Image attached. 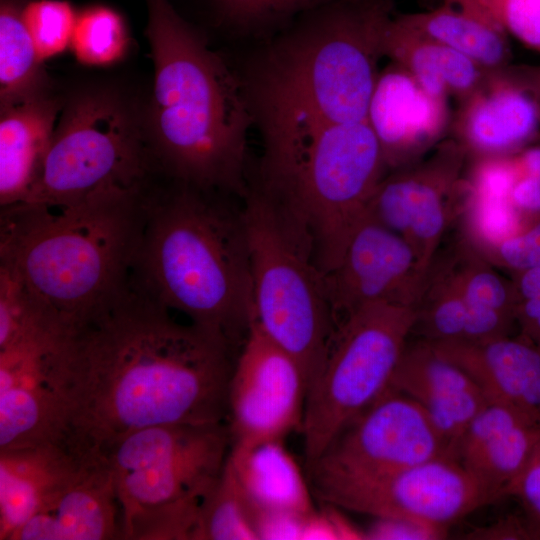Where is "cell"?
<instances>
[{"mask_svg":"<svg viewBox=\"0 0 540 540\" xmlns=\"http://www.w3.org/2000/svg\"><path fill=\"white\" fill-rule=\"evenodd\" d=\"M151 295L133 276L67 334L72 407L66 443L103 456L137 430L225 422L237 350Z\"/></svg>","mask_w":540,"mask_h":540,"instance_id":"cell-1","label":"cell"},{"mask_svg":"<svg viewBox=\"0 0 540 540\" xmlns=\"http://www.w3.org/2000/svg\"><path fill=\"white\" fill-rule=\"evenodd\" d=\"M147 6L154 80L145 123L158 172L243 198L254 118L241 78L168 0H147Z\"/></svg>","mask_w":540,"mask_h":540,"instance_id":"cell-2","label":"cell"},{"mask_svg":"<svg viewBox=\"0 0 540 540\" xmlns=\"http://www.w3.org/2000/svg\"><path fill=\"white\" fill-rule=\"evenodd\" d=\"M113 189L67 203L1 207L0 264L66 330L129 283L149 187Z\"/></svg>","mask_w":540,"mask_h":540,"instance_id":"cell-3","label":"cell"},{"mask_svg":"<svg viewBox=\"0 0 540 540\" xmlns=\"http://www.w3.org/2000/svg\"><path fill=\"white\" fill-rule=\"evenodd\" d=\"M395 0H330L280 30L241 78L265 133L365 121Z\"/></svg>","mask_w":540,"mask_h":540,"instance_id":"cell-4","label":"cell"},{"mask_svg":"<svg viewBox=\"0 0 540 540\" xmlns=\"http://www.w3.org/2000/svg\"><path fill=\"white\" fill-rule=\"evenodd\" d=\"M228 197L157 179L146 193L132 276L166 307L238 351L254 304L241 208Z\"/></svg>","mask_w":540,"mask_h":540,"instance_id":"cell-5","label":"cell"},{"mask_svg":"<svg viewBox=\"0 0 540 540\" xmlns=\"http://www.w3.org/2000/svg\"><path fill=\"white\" fill-rule=\"evenodd\" d=\"M263 140L252 183L298 218L324 274L339 261L383 178L377 138L365 120L291 125Z\"/></svg>","mask_w":540,"mask_h":540,"instance_id":"cell-6","label":"cell"},{"mask_svg":"<svg viewBox=\"0 0 540 540\" xmlns=\"http://www.w3.org/2000/svg\"><path fill=\"white\" fill-rule=\"evenodd\" d=\"M226 422L137 430L103 457L121 511L122 539L192 540L200 505L231 449Z\"/></svg>","mask_w":540,"mask_h":540,"instance_id":"cell-7","label":"cell"},{"mask_svg":"<svg viewBox=\"0 0 540 540\" xmlns=\"http://www.w3.org/2000/svg\"><path fill=\"white\" fill-rule=\"evenodd\" d=\"M243 199L254 321L296 358L308 386L335 326L323 274L306 230L291 212L251 184Z\"/></svg>","mask_w":540,"mask_h":540,"instance_id":"cell-8","label":"cell"},{"mask_svg":"<svg viewBox=\"0 0 540 540\" xmlns=\"http://www.w3.org/2000/svg\"><path fill=\"white\" fill-rule=\"evenodd\" d=\"M161 176L150 151L145 106L112 84L65 97L41 173L25 201L67 203Z\"/></svg>","mask_w":540,"mask_h":540,"instance_id":"cell-9","label":"cell"},{"mask_svg":"<svg viewBox=\"0 0 540 540\" xmlns=\"http://www.w3.org/2000/svg\"><path fill=\"white\" fill-rule=\"evenodd\" d=\"M415 305L375 302L340 319L308 383L301 426L306 465L380 397L415 328Z\"/></svg>","mask_w":540,"mask_h":540,"instance_id":"cell-10","label":"cell"},{"mask_svg":"<svg viewBox=\"0 0 540 540\" xmlns=\"http://www.w3.org/2000/svg\"><path fill=\"white\" fill-rule=\"evenodd\" d=\"M307 476L314 496L325 504L374 518L419 522L443 531L491 503L452 456L380 475Z\"/></svg>","mask_w":540,"mask_h":540,"instance_id":"cell-11","label":"cell"},{"mask_svg":"<svg viewBox=\"0 0 540 540\" xmlns=\"http://www.w3.org/2000/svg\"><path fill=\"white\" fill-rule=\"evenodd\" d=\"M67 334L46 328L0 348V450L66 441L72 407Z\"/></svg>","mask_w":540,"mask_h":540,"instance_id":"cell-12","label":"cell"},{"mask_svg":"<svg viewBox=\"0 0 540 540\" xmlns=\"http://www.w3.org/2000/svg\"><path fill=\"white\" fill-rule=\"evenodd\" d=\"M442 456L452 455L423 409L388 388L306 467L308 475L368 476Z\"/></svg>","mask_w":540,"mask_h":540,"instance_id":"cell-13","label":"cell"},{"mask_svg":"<svg viewBox=\"0 0 540 540\" xmlns=\"http://www.w3.org/2000/svg\"><path fill=\"white\" fill-rule=\"evenodd\" d=\"M306 394L299 362L253 320L229 384L226 423L232 445L284 440L300 430Z\"/></svg>","mask_w":540,"mask_h":540,"instance_id":"cell-14","label":"cell"},{"mask_svg":"<svg viewBox=\"0 0 540 540\" xmlns=\"http://www.w3.org/2000/svg\"><path fill=\"white\" fill-rule=\"evenodd\" d=\"M423 270L411 243L367 213L352 231L337 264L323 274L335 324L370 303L416 306L413 293Z\"/></svg>","mask_w":540,"mask_h":540,"instance_id":"cell-15","label":"cell"},{"mask_svg":"<svg viewBox=\"0 0 540 540\" xmlns=\"http://www.w3.org/2000/svg\"><path fill=\"white\" fill-rule=\"evenodd\" d=\"M464 150L459 143H443L421 165L383 177L369 202L367 213L406 238L424 269L445 228V199L455 188Z\"/></svg>","mask_w":540,"mask_h":540,"instance_id":"cell-16","label":"cell"},{"mask_svg":"<svg viewBox=\"0 0 540 540\" xmlns=\"http://www.w3.org/2000/svg\"><path fill=\"white\" fill-rule=\"evenodd\" d=\"M366 121L386 168H399L432 147L449 124L447 99L432 95L403 67L379 72Z\"/></svg>","mask_w":540,"mask_h":540,"instance_id":"cell-17","label":"cell"},{"mask_svg":"<svg viewBox=\"0 0 540 540\" xmlns=\"http://www.w3.org/2000/svg\"><path fill=\"white\" fill-rule=\"evenodd\" d=\"M122 539L121 511L103 456L86 455L75 473L12 540Z\"/></svg>","mask_w":540,"mask_h":540,"instance_id":"cell-18","label":"cell"},{"mask_svg":"<svg viewBox=\"0 0 540 540\" xmlns=\"http://www.w3.org/2000/svg\"><path fill=\"white\" fill-rule=\"evenodd\" d=\"M389 388L423 409L451 455L469 423L489 403L468 373L427 340L407 344Z\"/></svg>","mask_w":540,"mask_h":540,"instance_id":"cell-19","label":"cell"},{"mask_svg":"<svg viewBox=\"0 0 540 540\" xmlns=\"http://www.w3.org/2000/svg\"><path fill=\"white\" fill-rule=\"evenodd\" d=\"M539 436V421L489 402L464 430L452 456L492 503L509 496Z\"/></svg>","mask_w":540,"mask_h":540,"instance_id":"cell-20","label":"cell"},{"mask_svg":"<svg viewBox=\"0 0 540 540\" xmlns=\"http://www.w3.org/2000/svg\"><path fill=\"white\" fill-rule=\"evenodd\" d=\"M461 102L454 126L464 149L505 157L523 150L539 133V103L503 69L491 72Z\"/></svg>","mask_w":540,"mask_h":540,"instance_id":"cell-21","label":"cell"},{"mask_svg":"<svg viewBox=\"0 0 540 540\" xmlns=\"http://www.w3.org/2000/svg\"><path fill=\"white\" fill-rule=\"evenodd\" d=\"M430 343L468 373L488 402L540 422V348L536 345L507 335L478 342Z\"/></svg>","mask_w":540,"mask_h":540,"instance_id":"cell-22","label":"cell"},{"mask_svg":"<svg viewBox=\"0 0 540 540\" xmlns=\"http://www.w3.org/2000/svg\"><path fill=\"white\" fill-rule=\"evenodd\" d=\"M65 97L54 88L0 105V205L25 201L42 170Z\"/></svg>","mask_w":540,"mask_h":540,"instance_id":"cell-23","label":"cell"},{"mask_svg":"<svg viewBox=\"0 0 540 540\" xmlns=\"http://www.w3.org/2000/svg\"><path fill=\"white\" fill-rule=\"evenodd\" d=\"M85 456L66 442L0 450V540H12Z\"/></svg>","mask_w":540,"mask_h":540,"instance_id":"cell-24","label":"cell"},{"mask_svg":"<svg viewBox=\"0 0 540 540\" xmlns=\"http://www.w3.org/2000/svg\"><path fill=\"white\" fill-rule=\"evenodd\" d=\"M228 461L255 512L308 514L313 491L284 440L232 445Z\"/></svg>","mask_w":540,"mask_h":540,"instance_id":"cell-25","label":"cell"},{"mask_svg":"<svg viewBox=\"0 0 540 540\" xmlns=\"http://www.w3.org/2000/svg\"><path fill=\"white\" fill-rule=\"evenodd\" d=\"M383 55L406 69L434 96L460 101L491 73L451 47L413 29L394 15L383 39Z\"/></svg>","mask_w":540,"mask_h":540,"instance_id":"cell-26","label":"cell"},{"mask_svg":"<svg viewBox=\"0 0 540 540\" xmlns=\"http://www.w3.org/2000/svg\"><path fill=\"white\" fill-rule=\"evenodd\" d=\"M397 16L408 26L460 52L489 72L506 68L510 61L508 34L463 8L442 2L429 11Z\"/></svg>","mask_w":540,"mask_h":540,"instance_id":"cell-27","label":"cell"},{"mask_svg":"<svg viewBox=\"0 0 540 540\" xmlns=\"http://www.w3.org/2000/svg\"><path fill=\"white\" fill-rule=\"evenodd\" d=\"M17 0L0 4V105L53 89Z\"/></svg>","mask_w":540,"mask_h":540,"instance_id":"cell-28","label":"cell"},{"mask_svg":"<svg viewBox=\"0 0 540 540\" xmlns=\"http://www.w3.org/2000/svg\"><path fill=\"white\" fill-rule=\"evenodd\" d=\"M192 540H259L255 511L228 458L200 505Z\"/></svg>","mask_w":540,"mask_h":540,"instance_id":"cell-29","label":"cell"},{"mask_svg":"<svg viewBox=\"0 0 540 540\" xmlns=\"http://www.w3.org/2000/svg\"><path fill=\"white\" fill-rule=\"evenodd\" d=\"M130 44L122 17L105 6L77 13L70 49L77 61L88 66H110L122 60Z\"/></svg>","mask_w":540,"mask_h":540,"instance_id":"cell-30","label":"cell"},{"mask_svg":"<svg viewBox=\"0 0 540 540\" xmlns=\"http://www.w3.org/2000/svg\"><path fill=\"white\" fill-rule=\"evenodd\" d=\"M219 24L244 35L280 31L330 0H210Z\"/></svg>","mask_w":540,"mask_h":540,"instance_id":"cell-31","label":"cell"},{"mask_svg":"<svg viewBox=\"0 0 540 540\" xmlns=\"http://www.w3.org/2000/svg\"><path fill=\"white\" fill-rule=\"evenodd\" d=\"M48 327L64 329L34 302L17 274L0 264V348Z\"/></svg>","mask_w":540,"mask_h":540,"instance_id":"cell-32","label":"cell"},{"mask_svg":"<svg viewBox=\"0 0 540 540\" xmlns=\"http://www.w3.org/2000/svg\"><path fill=\"white\" fill-rule=\"evenodd\" d=\"M77 18L71 4L63 0H34L22 8V19L41 62L64 52Z\"/></svg>","mask_w":540,"mask_h":540,"instance_id":"cell-33","label":"cell"},{"mask_svg":"<svg viewBox=\"0 0 540 540\" xmlns=\"http://www.w3.org/2000/svg\"><path fill=\"white\" fill-rule=\"evenodd\" d=\"M479 15L540 54V0H441Z\"/></svg>","mask_w":540,"mask_h":540,"instance_id":"cell-34","label":"cell"},{"mask_svg":"<svg viewBox=\"0 0 540 540\" xmlns=\"http://www.w3.org/2000/svg\"><path fill=\"white\" fill-rule=\"evenodd\" d=\"M471 307L495 310L515 318L517 296L494 271L487 268L455 276L449 284Z\"/></svg>","mask_w":540,"mask_h":540,"instance_id":"cell-35","label":"cell"},{"mask_svg":"<svg viewBox=\"0 0 540 540\" xmlns=\"http://www.w3.org/2000/svg\"><path fill=\"white\" fill-rule=\"evenodd\" d=\"M476 224L489 242L500 244L521 230L519 211L510 199L474 195Z\"/></svg>","mask_w":540,"mask_h":540,"instance_id":"cell-36","label":"cell"},{"mask_svg":"<svg viewBox=\"0 0 540 540\" xmlns=\"http://www.w3.org/2000/svg\"><path fill=\"white\" fill-rule=\"evenodd\" d=\"M509 496L521 502L532 525L533 538L540 539V436Z\"/></svg>","mask_w":540,"mask_h":540,"instance_id":"cell-37","label":"cell"},{"mask_svg":"<svg viewBox=\"0 0 540 540\" xmlns=\"http://www.w3.org/2000/svg\"><path fill=\"white\" fill-rule=\"evenodd\" d=\"M502 262L519 272L540 268V221L498 244Z\"/></svg>","mask_w":540,"mask_h":540,"instance_id":"cell-38","label":"cell"},{"mask_svg":"<svg viewBox=\"0 0 540 540\" xmlns=\"http://www.w3.org/2000/svg\"><path fill=\"white\" fill-rule=\"evenodd\" d=\"M365 532V539H438L444 531L404 519L376 518Z\"/></svg>","mask_w":540,"mask_h":540,"instance_id":"cell-39","label":"cell"},{"mask_svg":"<svg viewBox=\"0 0 540 540\" xmlns=\"http://www.w3.org/2000/svg\"><path fill=\"white\" fill-rule=\"evenodd\" d=\"M306 515L291 512H255L259 540L302 539Z\"/></svg>","mask_w":540,"mask_h":540,"instance_id":"cell-40","label":"cell"},{"mask_svg":"<svg viewBox=\"0 0 540 540\" xmlns=\"http://www.w3.org/2000/svg\"><path fill=\"white\" fill-rule=\"evenodd\" d=\"M510 200L519 212L540 213V180L522 172L512 188Z\"/></svg>","mask_w":540,"mask_h":540,"instance_id":"cell-41","label":"cell"},{"mask_svg":"<svg viewBox=\"0 0 540 540\" xmlns=\"http://www.w3.org/2000/svg\"><path fill=\"white\" fill-rule=\"evenodd\" d=\"M515 319L521 328V337L540 348V297L517 303Z\"/></svg>","mask_w":540,"mask_h":540,"instance_id":"cell-42","label":"cell"},{"mask_svg":"<svg viewBox=\"0 0 540 540\" xmlns=\"http://www.w3.org/2000/svg\"><path fill=\"white\" fill-rule=\"evenodd\" d=\"M516 291L519 295L518 302L540 297V268L521 271L518 276Z\"/></svg>","mask_w":540,"mask_h":540,"instance_id":"cell-43","label":"cell"},{"mask_svg":"<svg viewBox=\"0 0 540 540\" xmlns=\"http://www.w3.org/2000/svg\"><path fill=\"white\" fill-rule=\"evenodd\" d=\"M514 158L523 173L540 180V145L525 147Z\"/></svg>","mask_w":540,"mask_h":540,"instance_id":"cell-44","label":"cell"}]
</instances>
